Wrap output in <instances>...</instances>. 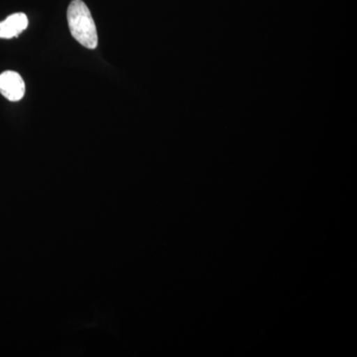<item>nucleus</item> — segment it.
Wrapping results in <instances>:
<instances>
[{"label": "nucleus", "mask_w": 357, "mask_h": 357, "mask_svg": "<svg viewBox=\"0 0 357 357\" xmlns=\"http://www.w3.org/2000/svg\"><path fill=\"white\" fill-rule=\"evenodd\" d=\"M0 93L10 102H18L24 96V81L18 73L6 70L0 75Z\"/></svg>", "instance_id": "obj_2"}, {"label": "nucleus", "mask_w": 357, "mask_h": 357, "mask_svg": "<svg viewBox=\"0 0 357 357\" xmlns=\"http://www.w3.org/2000/svg\"><path fill=\"white\" fill-rule=\"evenodd\" d=\"M28 26V18L24 13H14L0 22V38L11 39L24 31Z\"/></svg>", "instance_id": "obj_3"}, {"label": "nucleus", "mask_w": 357, "mask_h": 357, "mask_svg": "<svg viewBox=\"0 0 357 357\" xmlns=\"http://www.w3.org/2000/svg\"><path fill=\"white\" fill-rule=\"evenodd\" d=\"M67 17L72 36L86 48L96 49L98 44V32L86 3L82 0H73L68 8Z\"/></svg>", "instance_id": "obj_1"}]
</instances>
